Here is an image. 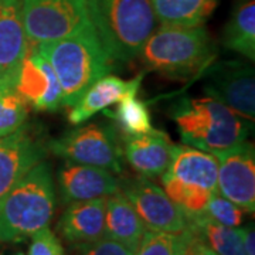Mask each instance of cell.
<instances>
[{
  "mask_svg": "<svg viewBox=\"0 0 255 255\" xmlns=\"http://www.w3.org/2000/svg\"><path fill=\"white\" fill-rule=\"evenodd\" d=\"M119 190L130 201L142 220L143 226L150 231L183 233L187 228V217L166 191L146 177L119 180Z\"/></svg>",
  "mask_w": 255,
  "mask_h": 255,
  "instance_id": "cell-8",
  "label": "cell"
},
{
  "mask_svg": "<svg viewBox=\"0 0 255 255\" xmlns=\"http://www.w3.org/2000/svg\"><path fill=\"white\" fill-rule=\"evenodd\" d=\"M18 63L0 74V137L16 132L28 118L27 102L17 90Z\"/></svg>",
  "mask_w": 255,
  "mask_h": 255,
  "instance_id": "cell-22",
  "label": "cell"
},
{
  "mask_svg": "<svg viewBox=\"0 0 255 255\" xmlns=\"http://www.w3.org/2000/svg\"><path fill=\"white\" fill-rule=\"evenodd\" d=\"M145 74H139L137 77L125 81L115 75H104L98 81L84 92L80 100L71 107L68 119L73 125H80L82 122L92 118L95 114L107 110L108 107L117 104L129 95H136L140 82Z\"/></svg>",
  "mask_w": 255,
  "mask_h": 255,
  "instance_id": "cell-16",
  "label": "cell"
},
{
  "mask_svg": "<svg viewBox=\"0 0 255 255\" xmlns=\"http://www.w3.org/2000/svg\"><path fill=\"white\" fill-rule=\"evenodd\" d=\"M160 26H203L214 9L217 0H150Z\"/></svg>",
  "mask_w": 255,
  "mask_h": 255,
  "instance_id": "cell-21",
  "label": "cell"
},
{
  "mask_svg": "<svg viewBox=\"0 0 255 255\" xmlns=\"http://www.w3.org/2000/svg\"><path fill=\"white\" fill-rule=\"evenodd\" d=\"M47 146L48 150L67 162L97 166L112 173L122 172L124 152L112 127L91 124L75 128Z\"/></svg>",
  "mask_w": 255,
  "mask_h": 255,
  "instance_id": "cell-7",
  "label": "cell"
},
{
  "mask_svg": "<svg viewBox=\"0 0 255 255\" xmlns=\"http://www.w3.org/2000/svg\"><path fill=\"white\" fill-rule=\"evenodd\" d=\"M194 240L187 228L183 233L147 230L140 238L135 255H189Z\"/></svg>",
  "mask_w": 255,
  "mask_h": 255,
  "instance_id": "cell-24",
  "label": "cell"
},
{
  "mask_svg": "<svg viewBox=\"0 0 255 255\" xmlns=\"http://www.w3.org/2000/svg\"><path fill=\"white\" fill-rule=\"evenodd\" d=\"M174 145L163 130L150 129L135 136H125L124 155L132 169L146 179H157L167 170Z\"/></svg>",
  "mask_w": 255,
  "mask_h": 255,
  "instance_id": "cell-15",
  "label": "cell"
},
{
  "mask_svg": "<svg viewBox=\"0 0 255 255\" xmlns=\"http://www.w3.org/2000/svg\"><path fill=\"white\" fill-rule=\"evenodd\" d=\"M240 234L243 240V246L246 250L247 255H255V234L253 226L240 228Z\"/></svg>",
  "mask_w": 255,
  "mask_h": 255,
  "instance_id": "cell-30",
  "label": "cell"
},
{
  "mask_svg": "<svg viewBox=\"0 0 255 255\" xmlns=\"http://www.w3.org/2000/svg\"><path fill=\"white\" fill-rule=\"evenodd\" d=\"M28 247V255H65L64 247L60 238L50 230L44 227L31 236Z\"/></svg>",
  "mask_w": 255,
  "mask_h": 255,
  "instance_id": "cell-28",
  "label": "cell"
},
{
  "mask_svg": "<svg viewBox=\"0 0 255 255\" xmlns=\"http://www.w3.org/2000/svg\"><path fill=\"white\" fill-rule=\"evenodd\" d=\"M219 163L217 191L240 209L255 211V152L254 145L241 142L214 153Z\"/></svg>",
  "mask_w": 255,
  "mask_h": 255,
  "instance_id": "cell-10",
  "label": "cell"
},
{
  "mask_svg": "<svg viewBox=\"0 0 255 255\" xmlns=\"http://www.w3.org/2000/svg\"><path fill=\"white\" fill-rule=\"evenodd\" d=\"M223 44L230 51H236L248 60H255V3L246 1L234 10L228 20Z\"/></svg>",
  "mask_w": 255,
  "mask_h": 255,
  "instance_id": "cell-23",
  "label": "cell"
},
{
  "mask_svg": "<svg viewBox=\"0 0 255 255\" xmlns=\"http://www.w3.org/2000/svg\"><path fill=\"white\" fill-rule=\"evenodd\" d=\"M57 180L64 203L108 197L119 190V180L110 170L67 160L58 170Z\"/></svg>",
  "mask_w": 255,
  "mask_h": 255,
  "instance_id": "cell-13",
  "label": "cell"
},
{
  "mask_svg": "<svg viewBox=\"0 0 255 255\" xmlns=\"http://www.w3.org/2000/svg\"><path fill=\"white\" fill-rule=\"evenodd\" d=\"M187 217V230L201 244L219 255H247L240 228L227 227L207 217L204 213Z\"/></svg>",
  "mask_w": 255,
  "mask_h": 255,
  "instance_id": "cell-20",
  "label": "cell"
},
{
  "mask_svg": "<svg viewBox=\"0 0 255 255\" xmlns=\"http://www.w3.org/2000/svg\"><path fill=\"white\" fill-rule=\"evenodd\" d=\"M47 149L38 130L26 124L0 137V200L30 169L46 159Z\"/></svg>",
  "mask_w": 255,
  "mask_h": 255,
  "instance_id": "cell-11",
  "label": "cell"
},
{
  "mask_svg": "<svg viewBox=\"0 0 255 255\" xmlns=\"http://www.w3.org/2000/svg\"><path fill=\"white\" fill-rule=\"evenodd\" d=\"M30 46L73 36L94 23L92 0H21Z\"/></svg>",
  "mask_w": 255,
  "mask_h": 255,
  "instance_id": "cell-6",
  "label": "cell"
},
{
  "mask_svg": "<svg viewBox=\"0 0 255 255\" xmlns=\"http://www.w3.org/2000/svg\"><path fill=\"white\" fill-rule=\"evenodd\" d=\"M184 145L217 153L244 142L248 124L211 97L182 98L170 111Z\"/></svg>",
  "mask_w": 255,
  "mask_h": 255,
  "instance_id": "cell-3",
  "label": "cell"
},
{
  "mask_svg": "<svg viewBox=\"0 0 255 255\" xmlns=\"http://www.w3.org/2000/svg\"><path fill=\"white\" fill-rule=\"evenodd\" d=\"M16 255H24V254H23V253H17V254H16Z\"/></svg>",
  "mask_w": 255,
  "mask_h": 255,
  "instance_id": "cell-32",
  "label": "cell"
},
{
  "mask_svg": "<svg viewBox=\"0 0 255 255\" xmlns=\"http://www.w3.org/2000/svg\"><path fill=\"white\" fill-rule=\"evenodd\" d=\"M189 255H219V254H216V253H214L213 250H210L207 246L201 244L200 241L194 240V243H193L190 247V253H189Z\"/></svg>",
  "mask_w": 255,
  "mask_h": 255,
  "instance_id": "cell-31",
  "label": "cell"
},
{
  "mask_svg": "<svg viewBox=\"0 0 255 255\" xmlns=\"http://www.w3.org/2000/svg\"><path fill=\"white\" fill-rule=\"evenodd\" d=\"M92 20L112 60L122 63L139 57L157 27L150 0H92Z\"/></svg>",
  "mask_w": 255,
  "mask_h": 255,
  "instance_id": "cell-4",
  "label": "cell"
},
{
  "mask_svg": "<svg viewBox=\"0 0 255 255\" xmlns=\"http://www.w3.org/2000/svg\"><path fill=\"white\" fill-rule=\"evenodd\" d=\"M217 157L191 146L174 145L172 160L164 173L184 184L196 186L210 193L217 191Z\"/></svg>",
  "mask_w": 255,
  "mask_h": 255,
  "instance_id": "cell-17",
  "label": "cell"
},
{
  "mask_svg": "<svg viewBox=\"0 0 255 255\" xmlns=\"http://www.w3.org/2000/svg\"><path fill=\"white\" fill-rule=\"evenodd\" d=\"M54 209V179L43 160L0 200V243H21L48 227Z\"/></svg>",
  "mask_w": 255,
  "mask_h": 255,
  "instance_id": "cell-2",
  "label": "cell"
},
{
  "mask_svg": "<svg viewBox=\"0 0 255 255\" xmlns=\"http://www.w3.org/2000/svg\"><path fill=\"white\" fill-rule=\"evenodd\" d=\"M28 47L21 0H0V74L21 61Z\"/></svg>",
  "mask_w": 255,
  "mask_h": 255,
  "instance_id": "cell-19",
  "label": "cell"
},
{
  "mask_svg": "<svg viewBox=\"0 0 255 255\" xmlns=\"http://www.w3.org/2000/svg\"><path fill=\"white\" fill-rule=\"evenodd\" d=\"M17 90L28 108L55 112L63 107V92L51 64L36 47H28L18 63Z\"/></svg>",
  "mask_w": 255,
  "mask_h": 255,
  "instance_id": "cell-12",
  "label": "cell"
},
{
  "mask_svg": "<svg viewBox=\"0 0 255 255\" xmlns=\"http://www.w3.org/2000/svg\"><path fill=\"white\" fill-rule=\"evenodd\" d=\"M204 214L227 227H238L243 223V217H244V211L233 201L223 197L219 191L210 196Z\"/></svg>",
  "mask_w": 255,
  "mask_h": 255,
  "instance_id": "cell-27",
  "label": "cell"
},
{
  "mask_svg": "<svg viewBox=\"0 0 255 255\" xmlns=\"http://www.w3.org/2000/svg\"><path fill=\"white\" fill-rule=\"evenodd\" d=\"M207 97L221 102L246 119L255 115L254 68L243 61H219L207 68L204 77Z\"/></svg>",
  "mask_w": 255,
  "mask_h": 255,
  "instance_id": "cell-9",
  "label": "cell"
},
{
  "mask_svg": "<svg viewBox=\"0 0 255 255\" xmlns=\"http://www.w3.org/2000/svg\"><path fill=\"white\" fill-rule=\"evenodd\" d=\"M118 104V108L114 112V119L125 136L142 135L153 128L146 104L137 100L136 95H129Z\"/></svg>",
  "mask_w": 255,
  "mask_h": 255,
  "instance_id": "cell-26",
  "label": "cell"
},
{
  "mask_svg": "<svg viewBox=\"0 0 255 255\" xmlns=\"http://www.w3.org/2000/svg\"><path fill=\"white\" fill-rule=\"evenodd\" d=\"M51 64L63 92V107H73L92 84L110 74L114 60L107 51L95 24L73 36L36 44Z\"/></svg>",
  "mask_w": 255,
  "mask_h": 255,
  "instance_id": "cell-1",
  "label": "cell"
},
{
  "mask_svg": "<svg viewBox=\"0 0 255 255\" xmlns=\"http://www.w3.org/2000/svg\"><path fill=\"white\" fill-rule=\"evenodd\" d=\"M216 50L203 26H160L140 51L145 64L169 78L184 80L207 68Z\"/></svg>",
  "mask_w": 255,
  "mask_h": 255,
  "instance_id": "cell-5",
  "label": "cell"
},
{
  "mask_svg": "<svg viewBox=\"0 0 255 255\" xmlns=\"http://www.w3.org/2000/svg\"><path fill=\"white\" fill-rule=\"evenodd\" d=\"M105 199L70 203L57 223L58 236L73 247L105 237Z\"/></svg>",
  "mask_w": 255,
  "mask_h": 255,
  "instance_id": "cell-14",
  "label": "cell"
},
{
  "mask_svg": "<svg viewBox=\"0 0 255 255\" xmlns=\"http://www.w3.org/2000/svg\"><path fill=\"white\" fill-rule=\"evenodd\" d=\"M146 231L142 220L121 190L105 199V237L136 251Z\"/></svg>",
  "mask_w": 255,
  "mask_h": 255,
  "instance_id": "cell-18",
  "label": "cell"
},
{
  "mask_svg": "<svg viewBox=\"0 0 255 255\" xmlns=\"http://www.w3.org/2000/svg\"><path fill=\"white\" fill-rule=\"evenodd\" d=\"M75 255H135V251L112 238L104 237L85 246L74 247Z\"/></svg>",
  "mask_w": 255,
  "mask_h": 255,
  "instance_id": "cell-29",
  "label": "cell"
},
{
  "mask_svg": "<svg viewBox=\"0 0 255 255\" xmlns=\"http://www.w3.org/2000/svg\"><path fill=\"white\" fill-rule=\"evenodd\" d=\"M162 182L166 194L184 211L186 216H197L204 213L213 193L196 186L184 184L167 173L162 174Z\"/></svg>",
  "mask_w": 255,
  "mask_h": 255,
  "instance_id": "cell-25",
  "label": "cell"
}]
</instances>
